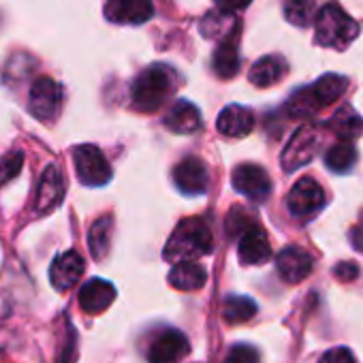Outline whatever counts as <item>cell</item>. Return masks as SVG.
Returning a JSON list of instances; mask_svg holds the SVG:
<instances>
[{
  "instance_id": "cell-12",
  "label": "cell",
  "mask_w": 363,
  "mask_h": 363,
  "mask_svg": "<svg viewBox=\"0 0 363 363\" xmlns=\"http://www.w3.org/2000/svg\"><path fill=\"white\" fill-rule=\"evenodd\" d=\"M152 16V0H107L105 3V18L116 24H143Z\"/></svg>"
},
{
  "instance_id": "cell-8",
  "label": "cell",
  "mask_w": 363,
  "mask_h": 363,
  "mask_svg": "<svg viewBox=\"0 0 363 363\" xmlns=\"http://www.w3.org/2000/svg\"><path fill=\"white\" fill-rule=\"evenodd\" d=\"M28 105H30V113L41 120V122H52L62 105V90L60 86L50 79V77H41L33 84L30 88V96H28Z\"/></svg>"
},
{
  "instance_id": "cell-25",
  "label": "cell",
  "mask_w": 363,
  "mask_h": 363,
  "mask_svg": "<svg viewBox=\"0 0 363 363\" xmlns=\"http://www.w3.org/2000/svg\"><path fill=\"white\" fill-rule=\"evenodd\" d=\"M257 314V303L250 297H242V295H231L225 299L223 306V316L229 325H240V323H248L252 316Z\"/></svg>"
},
{
  "instance_id": "cell-10",
  "label": "cell",
  "mask_w": 363,
  "mask_h": 363,
  "mask_svg": "<svg viewBox=\"0 0 363 363\" xmlns=\"http://www.w3.org/2000/svg\"><path fill=\"white\" fill-rule=\"evenodd\" d=\"M191 350V342L186 335L177 329H167L162 331L154 344L150 346L147 361L150 363H179Z\"/></svg>"
},
{
  "instance_id": "cell-29",
  "label": "cell",
  "mask_w": 363,
  "mask_h": 363,
  "mask_svg": "<svg viewBox=\"0 0 363 363\" xmlns=\"http://www.w3.org/2000/svg\"><path fill=\"white\" fill-rule=\"evenodd\" d=\"M22 164H24V154L20 150L5 154L3 160H0V184H7V182L18 177L22 171Z\"/></svg>"
},
{
  "instance_id": "cell-6",
  "label": "cell",
  "mask_w": 363,
  "mask_h": 363,
  "mask_svg": "<svg viewBox=\"0 0 363 363\" xmlns=\"http://www.w3.org/2000/svg\"><path fill=\"white\" fill-rule=\"evenodd\" d=\"M231 182L238 193H242L255 203H263L272 195V179L267 171L259 164L246 162V164L235 167Z\"/></svg>"
},
{
  "instance_id": "cell-24",
  "label": "cell",
  "mask_w": 363,
  "mask_h": 363,
  "mask_svg": "<svg viewBox=\"0 0 363 363\" xmlns=\"http://www.w3.org/2000/svg\"><path fill=\"white\" fill-rule=\"evenodd\" d=\"M201 35L206 39H229L233 35L240 33V24L235 20L233 13H227V11H212L208 13L203 20H201Z\"/></svg>"
},
{
  "instance_id": "cell-22",
  "label": "cell",
  "mask_w": 363,
  "mask_h": 363,
  "mask_svg": "<svg viewBox=\"0 0 363 363\" xmlns=\"http://www.w3.org/2000/svg\"><path fill=\"white\" fill-rule=\"evenodd\" d=\"M238 35H240V33H238ZM238 35L225 39V41L218 45V50H216V54H214V58H212V69H214V73H216L220 79H231V77H235L238 71H240Z\"/></svg>"
},
{
  "instance_id": "cell-35",
  "label": "cell",
  "mask_w": 363,
  "mask_h": 363,
  "mask_svg": "<svg viewBox=\"0 0 363 363\" xmlns=\"http://www.w3.org/2000/svg\"><path fill=\"white\" fill-rule=\"evenodd\" d=\"M350 244L354 250L363 252V212L359 214V223L350 229Z\"/></svg>"
},
{
  "instance_id": "cell-19",
  "label": "cell",
  "mask_w": 363,
  "mask_h": 363,
  "mask_svg": "<svg viewBox=\"0 0 363 363\" xmlns=\"http://www.w3.org/2000/svg\"><path fill=\"white\" fill-rule=\"evenodd\" d=\"M216 128L225 137H246L255 128V116L242 105H229L220 111Z\"/></svg>"
},
{
  "instance_id": "cell-1",
  "label": "cell",
  "mask_w": 363,
  "mask_h": 363,
  "mask_svg": "<svg viewBox=\"0 0 363 363\" xmlns=\"http://www.w3.org/2000/svg\"><path fill=\"white\" fill-rule=\"evenodd\" d=\"M212 248H214V244H212L210 227L201 218H184L173 229L162 257L169 263L195 261L199 257L210 255Z\"/></svg>"
},
{
  "instance_id": "cell-13",
  "label": "cell",
  "mask_w": 363,
  "mask_h": 363,
  "mask_svg": "<svg viewBox=\"0 0 363 363\" xmlns=\"http://www.w3.org/2000/svg\"><path fill=\"white\" fill-rule=\"evenodd\" d=\"M276 267H278V274L284 282L297 284L312 274L314 261L306 250H301L297 246H289L276 257Z\"/></svg>"
},
{
  "instance_id": "cell-28",
  "label": "cell",
  "mask_w": 363,
  "mask_h": 363,
  "mask_svg": "<svg viewBox=\"0 0 363 363\" xmlns=\"http://www.w3.org/2000/svg\"><path fill=\"white\" fill-rule=\"evenodd\" d=\"M354 162H357V150L346 141L329 147L327 154H325V164L333 173H346L348 169H352Z\"/></svg>"
},
{
  "instance_id": "cell-17",
  "label": "cell",
  "mask_w": 363,
  "mask_h": 363,
  "mask_svg": "<svg viewBox=\"0 0 363 363\" xmlns=\"http://www.w3.org/2000/svg\"><path fill=\"white\" fill-rule=\"evenodd\" d=\"M164 126L177 135H191L195 130L201 128V111L197 109V105H193L191 101H175L167 116H164Z\"/></svg>"
},
{
  "instance_id": "cell-26",
  "label": "cell",
  "mask_w": 363,
  "mask_h": 363,
  "mask_svg": "<svg viewBox=\"0 0 363 363\" xmlns=\"http://www.w3.org/2000/svg\"><path fill=\"white\" fill-rule=\"evenodd\" d=\"M111 231H113V220L111 216L107 218H101L96 220L90 231H88V246H90V252L96 261H101L107 250H109V242H111Z\"/></svg>"
},
{
  "instance_id": "cell-2",
  "label": "cell",
  "mask_w": 363,
  "mask_h": 363,
  "mask_svg": "<svg viewBox=\"0 0 363 363\" xmlns=\"http://www.w3.org/2000/svg\"><path fill=\"white\" fill-rule=\"evenodd\" d=\"M175 73L167 65H152L137 75L130 88V99L135 109L143 113L158 111L173 96Z\"/></svg>"
},
{
  "instance_id": "cell-20",
  "label": "cell",
  "mask_w": 363,
  "mask_h": 363,
  "mask_svg": "<svg viewBox=\"0 0 363 363\" xmlns=\"http://www.w3.org/2000/svg\"><path fill=\"white\" fill-rule=\"evenodd\" d=\"M284 75H286V60L282 56L272 54V56H263L261 60L252 65L248 79L257 88H269L278 84Z\"/></svg>"
},
{
  "instance_id": "cell-15",
  "label": "cell",
  "mask_w": 363,
  "mask_h": 363,
  "mask_svg": "<svg viewBox=\"0 0 363 363\" xmlns=\"http://www.w3.org/2000/svg\"><path fill=\"white\" fill-rule=\"evenodd\" d=\"M240 261L244 265H261L272 257V246L265 235V231L259 225H252L242 233L240 246H238Z\"/></svg>"
},
{
  "instance_id": "cell-4",
  "label": "cell",
  "mask_w": 363,
  "mask_h": 363,
  "mask_svg": "<svg viewBox=\"0 0 363 363\" xmlns=\"http://www.w3.org/2000/svg\"><path fill=\"white\" fill-rule=\"evenodd\" d=\"M73 162L84 186H105L111 179V164L96 145H77L73 150Z\"/></svg>"
},
{
  "instance_id": "cell-18",
  "label": "cell",
  "mask_w": 363,
  "mask_h": 363,
  "mask_svg": "<svg viewBox=\"0 0 363 363\" xmlns=\"http://www.w3.org/2000/svg\"><path fill=\"white\" fill-rule=\"evenodd\" d=\"M346 88H348L346 77L335 75V73H327L318 82H314L310 88H306V92H308V99L312 101V105L316 109H320V107L333 105L346 92Z\"/></svg>"
},
{
  "instance_id": "cell-23",
  "label": "cell",
  "mask_w": 363,
  "mask_h": 363,
  "mask_svg": "<svg viewBox=\"0 0 363 363\" xmlns=\"http://www.w3.org/2000/svg\"><path fill=\"white\" fill-rule=\"evenodd\" d=\"M329 130L346 141V143H352L361 133H363V118L352 109V107H342L340 111H335V116L327 122Z\"/></svg>"
},
{
  "instance_id": "cell-31",
  "label": "cell",
  "mask_w": 363,
  "mask_h": 363,
  "mask_svg": "<svg viewBox=\"0 0 363 363\" xmlns=\"http://www.w3.org/2000/svg\"><path fill=\"white\" fill-rule=\"evenodd\" d=\"M255 223H252V218L240 208V206H235L233 210H231V214H229V218H227V229H229V233L231 235H238V233H244L246 229H250Z\"/></svg>"
},
{
  "instance_id": "cell-9",
  "label": "cell",
  "mask_w": 363,
  "mask_h": 363,
  "mask_svg": "<svg viewBox=\"0 0 363 363\" xmlns=\"http://www.w3.org/2000/svg\"><path fill=\"white\" fill-rule=\"evenodd\" d=\"M325 206V193L320 184L312 177H301L295 182L289 197H286V208L293 216H310L316 214Z\"/></svg>"
},
{
  "instance_id": "cell-7",
  "label": "cell",
  "mask_w": 363,
  "mask_h": 363,
  "mask_svg": "<svg viewBox=\"0 0 363 363\" xmlns=\"http://www.w3.org/2000/svg\"><path fill=\"white\" fill-rule=\"evenodd\" d=\"M318 147V137H316V128L312 124H306L301 128L295 130V135L289 139L284 152H282V169L293 173L299 167L308 164Z\"/></svg>"
},
{
  "instance_id": "cell-27",
  "label": "cell",
  "mask_w": 363,
  "mask_h": 363,
  "mask_svg": "<svg viewBox=\"0 0 363 363\" xmlns=\"http://www.w3.org/2000/svg\"><path fill=\"white\" fill-rule=\"evenodd\" d=\"M318 11V3L316 0H289L284 5V16L293 26L306 28L314 22Z\"/></svg>"
},
{
  "instance_id": "cell-30",
  "label": "cell",
  "mask_w": 363,
  "mask_h": 363,
  "mask_svg": "<svg viewBox=\"0 0 363 363\" xmlns=\"http://www.w3.org/2000/svg\"><path fill=\"white\" fill-rule=\"evenodd\" d=\"M225 363H259V350L250 344H235Z\"/></svg>"
},
{
  "instance_id": "cell-14",
  "label": "cell",
  "mask_w": 363,
  "mask_h": 363,
  "mask_svg": "<svg viewBox=\"0 0 363 363\" xmlns=\"http://www.w3.org/2000/svg\"><path fill=\"white\" fill-rule=\"evenodd\" d=\"M84 269H86V263L82 255L75 250H69L54 259L50 267V280L58 291H69L79 282V278L84 276Z\"/></svg>"
},
{
  "instance_id": "cell-34",
  "label": "cell",
  "mask_w": 363,
  "mask_h": 363,
  "mask_svg": "<svg viewBox=\"0 0 363 363\" xmlns=\"http://www.w3.org/2000/svg\"><path fill=\"white\" fill-rule=\"evenodd\" d=\"M252 0H216V7L220 11H227V13H235V11H242L246 9Z\"/></svg>"
},
{
  "instance_id": "cell-33",
  "label": "cell",
  "mask_w": 363,
  "mask_h": 363,
  "mask_svg": "<svg viewBox=\"0 0 363 363\" xmlns=\"http://www.w3.org/2000/svg\"><path fill=\"white\" fill-rule=\"evenodd\" d=\"M333 276L337 280H342V282H350V280H354L359 276V267L354 263H350V261H342V263H337L333 267Z\"/></svg>"
},
{
  "instance_id": "cell-16",
  "label": "cell",
  "mask_w": 363,
  "mask_h": 363,
  "mask_svg": "<svg viewBox=\"0 0 363 363\" xmlns=\"http://www.w3.org/2000/svg\"><path fill=\"white\" fill-rule=\"evenodd\" d=\"M113 299H116V286L107 280H101V278L88 280L79 291V308L86 314L105 312Z\"/></svg>"
},
{
  "instance_id": "cell-5",
  "label": "cell",
  "mask_w": 363,
  "mask_h": 363,
  "mask_svg": "<svg viewBox=\"0 0 363 363\" xmlns=\"http://www.w3.org/2000/svg\"><path fill=\"white\" fill-rule=\"evenodd\" d=\"M173 184L177 186L179 193H184L189 197L206 195L210 189V169L201 158L186 156L173 169Z\"/></svg>"
},
{
  "instance_id": "cell-11",
  "label": "cell",
  "mask_w": 363,
  "mask_h": 363,
  "mask_svg": "<svg viewBox=\"0 0 363 363\" xmlns=\"http://www.w3.org/2000/svg\"><path fill=\"white\" fill-rule=\"evenodd\" d=\"M65 197V179L62 173L56 164H50L39 179V186H37V199H35V212L39 216L50 214L52 210H56L60 206Z\"/></svg>"
},
{
  "instance_id": "cell-3",
  "label": "cell",
  "mask_w": 363,
  "mask_h": 363,
  "mask_svg": "<svg viewBox=\"0 0 363 363\" xmlns=\"http://www.w3.org/2000/svg\"><path fill=\"white\" fill-rule=\"evenodd\" d=\"M316 43L335 52H344L359 35V24L337 5L327 3L316 11Z\"/></svg>"
},
{
  "instance_id": "cell-21",
  "label": "cell",
  "mask_w": 363,
  "mask_h": 363,
  "mask_svg": "<svg viewBox=\"0 0 363 363\" xmlns=\"http://www.w3.org/2000/svg\"><path fill=\"white\" fill-rule=\"evenodd\" d=\"M208 282V272L195 261H179L169 274V284L177 291H197Z\"/></svg>"
},
{
  "instance_id": "cell-32",
  "label": "cell",
  "mask_w": 363,
  "mask_h": 363,
  "mask_svg": "<svg viewBox=\"0 0 363 363\" xmlns=\"http://www.w3.org/2000/svg\"><path fill=\"white\" fill-rule=\"evenodd\" d=\"M318 363H357V359H354V354H352L348 348L340 346V348L327 350V352L318 359Z\"/></svg>"
}]
</instances>
